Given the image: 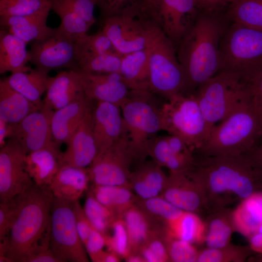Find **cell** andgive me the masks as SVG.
I'll list each match as a JSON object with an SVG mask.
<instances>
[{
  "label": "cell",
  "mask_w": 262,
  "mask_h": 262,
  "mask_svg": "<svg viewBox=\"0 0 262 262\" xmlns=\"http://www.w3.org/2000/svg\"><path fill=\"white\" fill-rule=\"evenodd\" d=\"M261 262H262V259H261Z\"/></svg>",
  "instance_id": "cell-61"
},
{
  "label": "cell",
  "mask_w": 262,
  "mask_h": 262,
  "mask_svg": "<svg viewBox=\"0 0 262 262\" xmlns=\"http://www.w3.org/2000/svg\"><path fill=\"white\" fill-rule=\"evenodd\" d=\"M93 109L85 115L61 152V166L69 164L87 168L98 154L93 132Z\"/></svg>",
  "instance_id": "cell-20"
},
{
  "label": "cell",
  "mask_w": 262,
  "mask_h": 262,
  "mask_svg": "<svg viewBox=\"0 0 262 262\" xmlns=\"http://www.w3.org/2000/svg\"><path fill=\"white\" fill-rule=\"evenodd\" d=\"M149 47L123 55L119 74L132 90L149 91Z\"/></svg>",
  "instance_id": "cell-31"
},
{
  "label": "cell",
  "mask_w": 262,
  "mask_h": 262,
  "mask_svg": "<svg viewBox=\"0 0 262 262\" xmlns=\"http://www.w3.org/2000/svg\"><path fill=\"white\" fill-rule=\"evenodd\" d=\"M123 55L105 53L80 62L76 71L92 74L119 73Z\"/></svg>",
  "instance_id": "cell-42"
},
{
  "label": "cell",
  "mask_w": 262,
  "mask_h": 262,
  "mask_svg": "<svg viewBox=\"0 0 262 262\" xmlns=\"http://www.w3.org/2000/svg\"><path fill=\"white\" fill-rule=\"evenodd\" d=\"M124 259L128 262H145L140 253H131Z\"/></svg>",
  "instance_id": "cell-59"
},
{
  "label": "cell",
  "mask_w": 262,
  "mask_h": 262,
  "mask_svg": "<svg viewBox=\"0 0 262 262\" xmlns=\"http://www.w3.org/2000/svg\"><path fill=\"white\" fill-rule=\"evenodd\" d=\"M52 198L49 187L34 183L21 195L19 210L7 242L0 248V262H22L49 247Z\"/></svg>",
  "instance_id": "cell-3"
},
{
  "label": "cell",
  "mask_w": 262,
  "mask_h": 262,
  "mask_svg": "<svg viewBox=\"0 0 262 262\" xmlns=\"http://www.w3.org/2000/svg\"><path fill=\"white\" fill-rule=\"evenodd\" d=\"M86 252L91 260H93L103 250L106 246L104 235L94 229L83 244Z\"/></svg>",
  "instance_id": "cell-51"
},
{
  "label": "cell",
  "mask_w": 262,
  "mask_h": 262,
  "mask_svg": "<svg viewBox=\"0 0 262 262\" xmlns=\"http://www.w3.org/2000/svg\"><path fill=\"white\" fill-rule=\"evenodd\" d=\"M133 163L126 134L99 153L87 170L90 181L96 185L130 187V167Z\"/></svg>",
  "instance_id": "cell-13"
},
{
  "label": "cell",
  "mask_w": 262,
  "mask_h": 262,
  "mask_svg": "<svg viewBox=\"0 0 262 262\" xmlns=\"http://www.w3.org/2000/svg\"><path fill=\"white\" fill-rule=\"evenodd\" d=\"M83 208L94 228L104 235L108 232L114 220L117 217L97 199L91 189L87 193Z\"/></svg>",
  "instance_id": "cell-40"
},
{
  "label": "cell",
  "mask_w": 262,
  "mask_h": 262,
  "mask_svg": "<svg viewBox=\"0 0 262 262\" xmlns=\"http://www.w3.org/2000/svg\"><path fill=\"white\" fill-rule=\"evenodd\" d=\"M235 230L249 238L259 232L262 224V192L241 201L232 211Z\"/></svg>",
  "instance_id": "cell-33"
},
{
  "label": "cell",
  "mask_w": 262,
  "mask_h": 262,
  "mask_svg": "<svg viewBox=\"0 0 262 262\" xmlns=\"http://www.w3.org/2000/svg\"><path fill=\"white\" fill-rule=\"evenodd\" d=\"M90 181L87 168L62 165L53 178L49 188L56 198L74 202L79 200L88 190Z\"/></svg>",
  "instance_id": "cell-25"
},
{
  "label": "cell",
  "mask_w": 262,
  "mask_h": 262,
  "mask_svg": "<svg viewBox=\"0 0 262 262\" xmlns=\"http://www.w3.org/2000/svg\"><path fill=\"white\" fill-rule=\"evenodd\" d=\"M27 153L15 139L10 138L0 150V201L25 192L34 182L26 169Z\"/></svg>",
  "instance_id": "cell-15"
},
{
  "label": "cell",
  "mask_w": 262,
  "mask_h": 262,
  "mask_svg": "<svg viewBox=\"0 0 262 262\" xmlns=\"http://www.w3.org/2000/svg\"><path fill=\"white\" fill-rule=\"evenodd\" d=\"M21 195L0 201V243L8 240L10 229L19 210Z\"/></svg>",
  "instance_id": "cell-48"
},
{
  "label": "cell",
  "mask_w": 262,
  "mask_h": 262,
  "mask_svg": "<svg viewBox=\"0 0 262 262\" xmlns=\"http://www.w3.org/2000/svg\"><path fill=\"white\" fill-rule=\"evenodd\" d=\"M229 22L224 10H199L177 49L185 76L183 94H194L201 84L219 72L220 45Z\"/></svg>",
  "instance_id": "cell-2"
},
{
  "label": "cell",
  "mask_w": 262,
  "mask_h": 262,
  "mask_svg": "<svg viewBox=\"0 0 262 262\" xmlns=\"http://www.w3.org/2000/svg\"><path fill=\"white\" fill-rule=\"evenodd\" d=\"M97 102L93 109V132L99 154L125 135L126 129L120 107Z\"/></svg>",
  "instance_id": "cell-21"
},
{
  "label": "cell",
  "mask_w": 262,
  "mask_h": 262,
  "mask_svg": "<svg viewBox=\"0 0 262 262\" xmlns=\"http://www.w3.org/2000/svg\"><path fill=\"white\" fill-rule=\"evenodd\" d=\"M224 12L229 21L262 31V0H228Z\"/></svg>",
  "instance_id": "cell-36"
},
{
  "label": "cell",
  "mask_w": 262,
  "mask_h": 262,
  "mask_svg": "<svg viewBox=\"0 0 262 262\" xmlns=\"http://www.w3.org/2000/svg\"><path fill=\"white\" fill-rule=\"evenodd\" d=\"M211 213L205 224L204 242L207 248H222L229 244L235 230L232 212L224 209Z\"/></svg>",
  "instance_id": "cell-34"
},
{
  "label": "cell",
  "mask_w": 262,
  "mask_h": 262,
  "mask_svg": "<svg viewBox=\"0 0 262 262\" xmlns=\"http://www.w3.org/2000/svg\"><path fill=\"white\" fill-rule=\"evenodd\" d=\"M168 180L161 166L145 161L131 172L129 186L138 199H146L160 196Z\"/></svg>",
  "instance_id": "cell-26"
},
{
  "label": "cell",
  "mask_w": 262,
  "mask_h": 262,
  "mask_svg": "<svg viewBox=\"0 0 262 262\" xmlns=\"http://www.w3.org/2000/svg\"><path fill=\"white\" fill-rule=\"evenodd\" d=\"M73 202L53 196L49 248L65 262H87L86 251L77 229Z\"/></svg>",
  "instance_id": "cell-11"
},
{
  "label": "cell",
  "mask_w": 262,
  "mask_h": 262,
  "mask_svg": "<svg viewBox=\"0 0 262 262\" xmlns=\"http://www.w3.org/2000/svg\"><path fill=\"white\" fill-rule=\"evenodd\" d=\"M145 0H98V6L103 19L116 15H138Z\"/></svg>",
  "instance_id": "cell-47"
},
{
  "label": "cell",
  "mask_w": 262,
  "mask_h": 262,
  "mask_svg": "<svg viewBox=\"0 0 262 262\" xmlns=\"http://www.w3.org/2000/svg\"></svg>",
  "instance_id": "cell-62"
},
{
  "label": "cell",
  "mask_w": 262,
  "mask_h": 262,
  "mask_svg": "<svg viewBox=\"0 0 262 262\" xmlns=\"http://www.w3.org/2000/svg\"><path fill=\"white\" fill-rule=\"evenodd\" d=\"M162 130L183 140L194 152L208 139L213 129L194 94L181 93L167 99L161 108Z\"/></svg>",
  "instance_id": "cell-8"
},
{
  "label": "cell",
  "mask_w": 262,
  "mask_h": 262,
  "mask_svg": "<svg viewBox=\"0 0 262 262\" xmlns=\"http://www.w3.org/2000/svg\"><path fill=\"white\" fill-rule=\"evenodd\" d=\"M37 106L13 88L6 78L0 81V118L14 125L30 114L40 109Z\"/></svg>",
  "instance_id": "cell-30"
},
{
  "label": "cell",
  "mask_w": 262,
  "mask_h": 262,
  "mask_svg": "<svg viewBox=\"0 0 262 262\" xmlns=\"http://www.w3.org/2000/svg\"><path fill=\"white\" fill-rule=\"evenodd\" d=\"M129 238L131 253H139L140 249L155 233L164 228L149 218L136 204L121 215Z\"/></svg>",
  "instance_id": "cell-28"
},
{
  "label": "cell",
  "mask_w": 262,
  "mask_h": 262,
  "mask_svg": "<svg viewBox=\"0 0 262 262\" xmlns=\"http://www.w3.org/2000/svg\"><path fill=\"white\" fill-rule=\"evenodd\" d=\"M165 228L172 235L192 244L204 241L206 225L196 213L184 212Z\"/></svg>",
  "instance_id": "cell-37"
},
{
  "label": "cell",
  "mask_w": 262,
  "mask_h": 262,
  "mask_svg": "<svg viewBox=\"0 0 262 262\" xmlns=\"http://www.w3.org/2000/svg\"><path fill=\"white\" fill-rule=\"evenodd\" d=\"M228 0H196L199 10L218 11L224 10Z\"/></svg>",
  "instance_id": "cell-55"
},
{
  "label": "cell",
  "mask_w": 262,
  "mask_h": 262,
  "mask_svg": "<svg viewBox=\"0 0 262 262\" xmlns=\"http://www.w3.org/2000/svg\"><path fill=\"white\" fill-rule=\"evenodd\" d=\"M197 155L189 174L202 190L211 213L262 191V178L245 155Z\"/></svg>",
  "instance_id": "cell-1"
},
{
  "label": "cell",
  "mask_w": 262,
  "mask_h": 262,
  "mask_svg": "<svg viewBox=\"0 0 262 262\" xmlns=\"http://www.w3.org/2000/svg\"><path fill=\"white\" fill-rule=\"evenodd\" d=\"M76 45L78 64L82 61L98 55L118 53L109 37L101 31L92 35L85 34L77 41Z\"/></svg>",
  "instance_id": "cell-41"
},
{
  "label": "cell",
  "mask_w": 262,
  "mask_h": 262,
  "mask_svg": "<svg viewBox=\"0 0 262 262\" xmlns=\"http://www.w3.org/2000/svg\"><path fill=\"white\" fill-rule=\"evenodd\" d=\"M12 131V125L0 118V147L5 144L7 138H10Z\"/></svg>",
  "instance_id": "cell-56"
},
{
  "label": "cell",
  "mask_w": 262,
  "mask_h": 262,
  "mask_svg": "<svg viewBox=\"0 0 262 262\" xmlns=\"http://www.w3.org/2000/svg\"><path fill=\"white\" fill-rule=\"evenodd\" d=\"M78 72L85 95L92 101L109 102L120 107L132 90L119 73Z\"/></svg>",
  "instance_id": "cell-19"
},
{
  "label": "cell",
  "mask_w": 262,
  "mask_h": 262,
  "mask_svg": "<svg viewBox=\"0 0 262 262\" xmlns=\"http://www.w3.org/2000/svg\"><path fill=\"white\" fill-rule=\"evenodd\" d=\"M250 83L237 73L221 71L198 87L194 94L210 126L251 100Z\"/></svg>",
  "instance_id": "cell-5"
},
{
  "label": "cell",
  "mask_w": 262,
  "mask_h": 262,
  "mask_svg": "<svg viewBox=\"0 0 262 262\" xmlns=\"http://www.w3.org/2000/svg\"><path fill=\"white\" fill-rule=\"evenodd\" d=\"M51 9L61 19L57 28L60 31L75 41L87 34L91 26L60 0H52Z\"/></svg>",
  "instance_id": "cell-39"
},
{
  "label": "cell",
  "mask_w": 262,
  "mask_h": 262,
  "mask_svg": "<svg viewBox=\"0 0 262 262\" xmlns=\"http://www.w3.org/2000/svg\"><path fill=\"white\" fill-rule=\"evenodd\" d=\"M163 238L170 261L174 262H196L199 252L193 245L170 234L165 227Z\"/></svg>",
  "instance_id": "cell-45"
},
{
  "label": "cell",
  "mask_w": 262,
  "mask_h": 262,
  "mask_svg": "<svg viewBox=\"0 0 262 262\" xmlns=\"http://www.w3.org/2000/svg\"><path fill=\"white\" fill-rule=\"evenodd\" d=\"M147 0H145L144 2L146 1Z\"/></svg>",
  "instance_id": "cell-60"
},
{
  "label": "cell",
  "mask_w": 262,
  "mask_h": 262,
  "mask_svg": "<svg viewBox=\"0 0 262 262\" xmlns=\"http://www.w3.org/2000/svg\"><path fill=\"white\" fill-rule=\"evenodd\" d=\"M76 224L79 236L83 243L95 229L88 219L83 209L79 200L73 202Z\"/></svg>",
  "instance_id": "cell-50"
},
{
  "label": "cell",
  "mask_w": 262,
  "mask_h": 262,
  "mask_svg": "<svg viewBox=\"0 0 262 262\" xmlns=\"http://www.w3.org/2000/svg\"><path fill=\"white\" fill-rule=\"evenodd\" d=\"M51 8L24 16H0V29L16 36L27 44L51 35L54 29L47 25Z\"/></svg>",
  "instance_id": "cell-24"
},
{
  "label": "cell",
  "mask_w": 262,
  "mask_h": 262,
  "mask_svg": "<svg viewBox=\"0 0 262 262\" xmlns=\"http://www.w3.org/2000/svg\"><path fill=\"white\" fill-rule=\"evenodd\" d=\"M198 12L196 0H147L141 10V15L168 37L176 51Z\"/></svg>",
  "instance_id": "cell-10"
},
{
  "label": "cell",
  "mask_w": 262,
  "mask_h": 262,
  "mask_svg": "<svg viewBox=\"0 0 262 262\" xmlns=\"http://www.w3.org/2000/svg\"><path fill=\"white\" fill-rule=\"evenodd\" d=\"M77 41L57 28L48 37L32 42L29 51L30 62L36 68L49 73L62 68L76 70Z\"/></svg>",
  "instance_id": "cell-14"
},
{
  "label": "cell",
  "mask_w": 262,
  "mask_h": 262,
  "mask_svg": "<svg viewBox=\"0 0 262 262\" xmlns=\"http://www.w3.org/2000/svg\"><path fill=\"white\" fill-rule=\"evenodd\" d=\"M249 238L250 247L252 250L262 253V232H257Z\"/></svg>",
  "instance_id": "cell-58"
},
{
  "label": "cell",
  "mask_w": 262,
  "mask_h": 262,
  "mask_svg": "<svg viewBox=\"0 0 262 262\" xmlns=\"http://www.w3.org/2000/svg\"><path fill=\"white\" fill-rule=\"evenodd\" d=\"M151 92L131 90L120 106L133 163L145 161L156 134L162 130L161 108L151 100Z\"/></svg>",
  "instance_id": "cell-7"
},
{
  "label": "cell",
  "mask_w": 262,
  "mask_h": 262,
  "mask_svg": "<svg viewBox=\"0 0 262 262\" xmlns=\"http://www.w3.org/2000/svg\"><path fill=\"white\" fill-rule=\"evenodd\" d=\"M161 196L184 212L198 214L208 211L204 193L189 172L170 173Z\"/></svg>",
  "instance_id": "cell-18"
},
{
  "label": "cell",
  "mask_w": 262,
  "mask_h": 262,
  "mask_svg": "<svg viewBox=\"0 0 262 262\" xmlns=\"http://www.w3.org/2000/svg\"><path fill=\"white\" fill-rule=\"evenodd\" d=\"M37 68L11 73L6 78L9 84L34 104L42 106L41 97L46 92L50 76Z\"/></svg>",
  "instance_id": "cell-32"
},
{
  "label": "cell",
  "mask_w": 262,
  "mask_h": 262,
  "mask_svg": "<svg viewBox=\"0 0 262 262\" xmlns=\"http://www.w3.org/2000/svg\"><path fill=\"white\" fill-rule=\"evenodd\" d=\"M262 138V124L252 99L215 125L204 145L195 152L206 156L244 155Z\"/></svg>",
  "instance_id": "cell-4"
},
{
  "label": "cell",
  "mask_w": 262,
  "mask_h": 262,
  "mask_svg": "<svg viewBox=\"0 0 262 262\" xmlns=\"http://www.w3.org/2000/svg\"><path fill=\"white\" fill-rule=\"evenodd\" d=\"M194 152L180 138L169 134L156 137L148 156L162 167H166L170 173H188L195 164Z\"/></svg>",
  "instance_id": "cell-17"
},
{
  "label": "cell",
  "mask_w": 262,
  "mask_h": 262,
  "mask_svg": "<svg viewBox=\"0 0 262 262\" xmlns=\"http://www.w3.org/2000/svg\"><path fill=\"white\" fill-rule=\"evenodd\" d=\"M82 17L91 27L96 22L94 10L98 0H60Z\"/></svg>",
  "instance_id": "cell-49"
},
{
  "label": "cell",
  "mask_w": 262,
  "mask_h": 262,
  "mask_svg": "<svg viewBox=\"0 0 262 262\" xmlns=\"http://www.w3.org/2000/svg\"><path fill=\"white\" fill-rule=\"evenodd\" d=\"M221 71L239 74L251 83L262 74V31L229 21L220 45Z\"/></svg>",
  "instance_id": "cell-6"
},
{
  "label": "cell",
  "mask_w": 262,
  "mask_h": 262,
  "mask_svg": "<svg viewBox=\"0 0 262 262\" xmlns=\"http://www.w3.org/2000/svg\"><path fill=\"white\" fill-rule=\"evenodd\" d=\"M135 204L154 221L162 222L165 225L177 219L184 212L161 195L146 199H138Z\"/></svg>",
  "instance_id": "cell-38"
},
{
  "label": "cell",
  "mask_w": 262,
  "mask_h": 262,
  "mask_svg": "<svg viewBox=\"0 0 262 262\" xmlns=\"http://www.w3.org/2000/svg\"><path fill=\"white\" fill-rule=\"evenodd\" d=\"M27 44L16 36L4 30L0 31V73H11L30 70V62Z\"/></svg>",
  "instance_id": "cell-29"
},
{
  "label": "cell",
  "mask_w": 262,
  "mask_h": 262,
  "mask_svg": "<svg viewBox=\"0 0 262 262\" xmlns=\"http://www.w3.org/2000/svg\"><path fill=\"white\" fill-rule=\"evenodd\" d=\"M56 143L27 154L26 169L34 183L49 187L61 166V151Z\"/></svg>",
  "instance_id": "cell-27"
},
{
  "label": "cell",
  "mask_w": 262,
  "mask_h": 262,
  "mask_svg": "<svg viewBox=\"0 0 262 262\" xmlns=\"http://www.w3.org/2000/svg\"><path fill=\"white\" fill-rule=\"evenodd\" d=\"M148 47L149 91L167 99L178 93H183L185 76L171 41L155 27Z\"/></svg>",
  "instance_id": "cell-9"
},
{
  "label": "cell",
  "mask_w": 262,
  "mask_h": 262,
  "mask_svg": "<svg viewBox=\"0 0 262 262\" xmlns=\"http://www.w3.org/2000/svg\"><path fill=\"white\" fill-rule=\"evenodd\" d=\"M97 199L117 217L138 199L131 189L124 186L96 185L91 188Z\"/></svg>",
  "instance_id": "cell-35"
},
{
  "label": "cell",
  "mask_w": 262,
  "mask_h": 262,
  "mask_svg": "<svg viewBox=\"0 0 262 262\" xmlns=\"http://www.w3.org/2000/svg\"><path fill=\"white\" fill-rule=\"evenodd\" d=\"M244 155L262 178V138L252 149Z\"/></svg>",
  "instance_id": "cell-54"
},
{
  "label": "cell",
  "mask_w": 262,
  "mask_h": 262,
  "mask_svg": "<svg viewBox=\"0 0 262 262\" xmlns=\"http://www.w3.org/2000/svg\"><path fill=\"white\" fill-rule=\"evenodd\" d=\"M92 100L86 96L54 111L51 118L53 141L66 144L86 114L93 109Z\"/></svg>",
  "instance_id": "cell-23"
},
{
  "label": "cell",
  "mask_w": 262,
  "mask_h": 262,
  "mask_svg": "<svg viewBox=\"0 0 262 262\" xmlns=\"http://www.w3.org/2000/svg\"><path fill=\"white\" fill-rule=\"evenodd\" d=\"M46 92L42 104L53 111L86 96L78 72L71 69L50 77Z\"/></svg>",
  "instance_id": "cell-22"
},
{
  "label": "cell",
  "mask_w": 262,
  "mask_h": 262,
  "mask_svg": "<svg viewBox=\"0 0 262 262\" xmlns=\"http://www.w3.org/2000/svg\"><path fill=\"white\" fill-rule=\"evenodd\" d=\"M252 102L262 124V74L250 83Z\"/></svg>",
  "instance_id": "cell-52"
},
{
  "label": "cell",
  "mask_w": 262,
  "mask_h": 262,
  "mask_svg": "<svg viewBox=\"0 0 262 262\" xmlns=\"http://www.w3.org/2000/svg\"><path fill=\"white\" fill-rule=\"evenodd\" d=\"M53 111L42 104L40 109L12 125L10 138L16 139L27 154L53 144L55 142L52 135L51 118Z\"/></svg>",
  "instance_id": "cell-16"
},
{
  "label": "cell",
  "mask_w": 262,
  "mask_h": 262,
  "mask_svg": "<svg viewBox=\"0 0 262 262\" xmlns=\"http://www.w3.org/2000/svg\"><path fill=\"white\" fill-rule=\"evenodd\" d=\"M250 247L227 246L219 248H207L198 253L196 262H244L252 252Z\"/></svg>",
  "instance_id": "cell-43"
},
{
  "label": "cell",
  "mask_w": 262,
  "mask_h": 262,
  "mask_svg": "<svg viewBox=\"0 0 262 262\" xmlns=\"http://www.w3.org/2000/svg\"><path fill=\"white\" fill-rule=\"evenodd\" d=\"M22 262H65V261L49 247L47 250L28 256Z\"/></svg>",
  "instance_id": "cell-53"
},
{
  "label": "cell",
  "mask_w": 262,
  "mask_h": 262,
  "mask_svg": "<svg viewBox=\"0 0 262 262\" xmlns=\"http://www.w3.org/2000/svg\"><path fill=\"white\" fill-rule=\"evenodd\" d=\"M121 258L116 254L110 251H102L93 260L94 262H119Z\"/></svg>",
  "instance_id": "cell-57"
},
{
  "label": "cell",
  "mask_w": 262,
  "mask_h": 262,
  "mask_svg": "<svg viewBox=\"0 0 262 262\" xmlns=\"http://www.w3.org/2000/svg\"><path fill=\"white\" fill-rule=\"evenodd\" d=\"M52 0H0V16H24L51 8Z\"/></svg>",
  "instance_id": "cell-44"
},
{
  "label": "cell",
  "mask_w": 262,
  "mask_h": 262,
  "mask_svg": "<svg viewBox=\"0 0 262 262\" xmlns=\"http://www.w3.org/2000/svg\"><path fill=\"white\" fill-rule=\"evenodd\" d=\"M101 31L122 55L147 48L155 26L141 15H120L103 20Z\"/></svg>",
  "instance_id": "cell-12"
},
{
  "label": "cell",
  "mask_w": 262,
  "mask_h": 262,
  "mask_svg": "<svg viewBox=\"0 0 262 262\" xmlns=\"http://www.w3.org/2000/svg\"><path fill=\"white\" fill-rule=\"evenodd\" d=\"M110 230L111 234L104 235L108 251L125 259L130 253V248L127 229L121 216L115 219Z\"/></svg>",
  "instance_id": "cell-46"
}]
</instances>
